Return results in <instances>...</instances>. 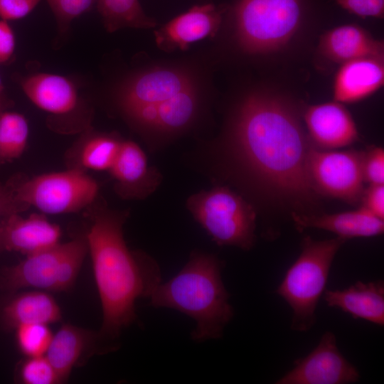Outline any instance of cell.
<instances>
[{"label": "cell", "instance_id": "12", "mask_svg": "<svg viewBox=\"0 0 384 384\" xmlns=\"http://www.w3.org/2000/svg\"><path fill=\"white\" fill-rule=\"evenodd\" d=\"M193 86V80L185 72L155 68L129 79L119 92L118 103L125 112L159 103Z\"/></svg>", "mask_w": 384, "mask_h": 384}, {"label": "cell", "instance_id": "33", "mask_svg": "<svg viewBox=\"0 0 384 384\" xmlns=\"http://www.w3.org/2000/svg\"><path fill=\"white\" fill-rule=\"evenodd\" d=\"M28 208L16 198L12 176L5 183L0 182V217L21 213Z\"/></svg>", "mask_w": 384, "mask_h": 384}, {"label": "cell", "instance_id": "10", "mask_svg": "<svg viewBox=\"0 0 384 384\" xmlns=\"http://www.w3.org/2000/svg\"><path fill=\"white\" fill-rule=\"evenodd\" d=\"M360 373L339 351L336 338L326 331L318 345L305 357L294 362V368L276 384H349L359 380Z\"/></svg>", "mask_w": 384, "mask_h": 384}, {"label": "cell", "instance_id": "16", "mask_svg": "<svg viewBox=\"0 0 384 384\" xmlns=\"http://www.w3.org/2000/svg\"><path fill=\"white\" fill-rule=\"evenodd\" d=\"M116 348L105 343L98 332L66 324L53 335L45 356L62 383L68 379L73 367L88 351L107 353Z\"/></svg>", "mask_w": 384, "mask_h": 384}, {"label": "cell", "instance_id": "32", "mask_svg": "<svg viewBox=\"0 0 384 384\" xmlns=\"http://www.w3.org/2000/svg\"><path fill=\"white\" fill-rule=\"evenodd\" d=\"M41 0H0V19L9 21L28 16Z\"/></svg>", "mask_w": 384, "mask_h": 384}, {"label": "cell", "instance_id": "22", "mask_svg": "<svg viewBox=\"0 0 384 384\" xmlns=\"http://www.w3.org/2000/svg\"><path fill=\"white\" fill-rule=\"evenodd\" d=\"M328 306L341 310L354 319L384 326V282L357 281L343 289H325Z\"/></svg>", "mask_w": 384, "mask_h": 384}, {"label": "cell", "instance_id": "19", "mask_svg": "<svg viewBox=\"0 0 384 384\" xmlns=\"http://www.w3.org/2000/svg\"><path fill=\"white\" fill-rule=\"evenodd\" d=\"M296 228H317L331 232L345 240L380 235L384 221L360 206L357 210L336 213H291Z\"/></svg>", "mask_w": 384, "mask_h": 384}, {"label": "cell", "instance_id": "34", "mask_svg": "<svg viewBox=\"0 0 384 384\" xmlns=\"http://www.w3.org/2000/svg\"><path fill=\"white\" fill-rule=\"evenodd\" d=\"M360 203L375 216L384 219V185L372 184L364 189Z\"/></svg>", "mask_w": 384, "mask_h": 384}, {"label": "cell", "instance_id": "23", "mask_svg": "<svg viewBox=\"0 0 384 384\" xmlns=\"http://www.w3.org/2000/svg\"><path fill=\"white\" fill-rule=\"evenodd\" d=\"M55 299L48 292L35 289L14 294L3 306L1 318L7 329L28 324H50L61 319Z\"/></svg>", "mask_w": 384, "mask_h": 384}, {"label": "cell", "instance_id": "36", "mask_svg": "<svg viewBox=\"0 0 384 384\" xmlns=\"http://www.w3.org/2000/svg\"><path fill=\"white\" fill-rule=\"evenodd\" d=\"M11 101L6 97L4 92L0 95V114L10 106Z\"/></svg>", "mask_w": 384, "mask_h": 384}, {"label": "cell", "instance_id": "3", "mask_svg": "<svg viewBox=\"0 0 384 384\" xmlns=\"http://www.w3.org/2000/svg\"><path fill=\"white\" fill-rule=\"evenodd\" d=\"M223 262L214 255L193 252L182 270L156 287L149 297L155 308H169L193 319L191 339L202 342L223 336L234 316L221 277Z\"/></svg>", "mask_w": 384, "mask_h": 384}, {"label": "cell", "instance_id": "2", "mask_svg": "<svg viewBox=\"0 0 384 384\" xmlns=\"http://www.w3.org/2000/svg\"><path fill=\"white\" fill-rule=\"evenodd\" d=\"M85 235L102 309L98 332L107 343L118 346L122 331L137 321L135 302L149 298L161 281L156 261L142 251L130 250L123 235L127 211L87 208Z\"/></svg>", "mask_w": 384, "mask_h": 384}, {"label": "cell", "instance_id": "31", "mask_svg": "<svg viewBox=\"0 0 384 384\" xmlns=\"http://www.w3.org/2000/svg\"><path fill=\"white\" fill-rule=\"evenodd\" d=\"M337 4L349 13L361 18H383L384 0H336Z\"/></svg>", "mask_w": 384, "mask_h": 384}, {"label": "cell", "instance_id": "6", "mask_svg": "<svg viewBox=\"0 0 384 384\" xmlns=\"http://www.w3.org/2000/svg\"><path fill=\"white\" fill-rule=\"evenodd\" d=\"M88 252L86 237H78L26 256L0 272V288L14 292L24 288L65 292L74 284Z\"/></svg>", "mask_w": 384, "mask_h": 384}, {"label": "cell", "instance_id": "30", "mask_svg": "<svg viewBox=\"0 0 384 384\" xmlns=\"http://www.w3.org/2000/svg\"><path fill=\"white\" fill-rule=\"evenodd\" d=\"M364 182L372 184L384 183V150L373 146L363 151L361 161Z\"/></svg>", "mask_w": 384, "mask_h": 384}, {"label": "cell", "instance_id": "9", "mask_svg": "<svg viewBox=\"0 0 384 384\" xmlns=\"http://www.w3.org/2000/svg\"><path fill=\"white\" fill-rule=\"evenodd\" d=\"M363 151L310 149L308 171L319 196L340 199L347 203H360L363 191L361 161Z\"/></svg>", "mask_w": 384, "mask_h": 384}, {"label": "cell", "instance_id": "26", "mask_svg": "<svg viewBox=\"0 0 384 384\" xmlns=\"http://www.w3.org/2000/svg\"><path fill=\"white\" fill-rule=\"evenodd\" d=\"M28 134V121L23 114L7 110L0 114V167L22 156Z\"/></svg>", "mask_w": 384, "mask_h": 384}, {"label": "cell", "instance_id": "18", "mask_svg": "<svg viewBox=\"0 0 384 384\" xmlns=\"http://www.w3.org/2000/svg\"><path fill=\"white\" fill-rule=\"evenodd\" d=\"M198 109L195 85L157 104L144 105L124 112L141 127L162 132H171L186 127Z\"/></svg>", "mask_w": 384, "mask_h": 384}, {"label": "cell", "instance_id": "14", "mask_svg": "<svg viewBox=\"0 0 384 384\" xmlns=\"http://www.w3.org/2000/svg\"><path fill=\"white\" fill-rule=\"evenodd\" d=\"M222 22V13L211 4L195 6L155 32L157 46L167 51L186 50L192 43L213 37Z\"/></svg>", "mask_w": 384, "mask_h": 384}, {"label": "cell", "instance_id": "37", "mask_svg": "<svg viewBox=\"0 0 384 384\" xmlns=\"http://www.w3.org/2000/svg\"><path fill=\"white\" fill-rule=\"evenodd\" d=\"M4 93V85L0 76V95Z\"/></svg>", "mask_w": 384, "mask_h": 384}, {"label": "cell", "instance_id": "24", "mask_svg": "<svg viewBox=\"0 0 384 384\" xmlns=\"http://www.w3.org/2000/svg\"><path fill=\"white\" fill-rule=\"evenodd\" d=\"M122 140L110 134L87 129L70 151L69 167L97 171L111 169Z\"/></svg>", "mask_w": 384, "mask_h": 384}, {"label": "cell", "instance_id": "7", "mask_svg": "<svg viewBox=\"0 0 384 384\" xmlns=\"http://www.w3.org/2000/svg\"><path fill=\"white\" fill-rule=\"evenodd\" d=\"M186 206L194 219L220 246L250 250L255 241L253 207L228 188L218 186L190 196Z\"/></svg>", "mask_w": 384, "mask_h": 384}, {"label": "cell", "instance_id": "1", "mask_svg": "<svg viewBox=\"0 0 384 384\" xmlns=\"http://www.w3.org/2000/svg\"><path fill=\"white\" fill-rule=\"evenodd\" d=\"M311 146L298 110L284 97L257 92L238 107L230 132V156L260 193L294 213L306 214L319 196L308 171Z\"/></svg>", "mask_w": 384, "mask_h": 384}, {"label": "cell", "instance_id": "11", "mask_svg": "<svg viewBox=\"0 0 384 384\" xmlns=\"http://www.w3.org/2000/svg\"><path fill=\"white\" fill-rule=\"evenodd\" d=\"M308 137L319 149L348 146L359 140L356 123L349 111L335 100L307 107L303 113Z\"/></svg>", "mask_w": 384, "mask_h": 384}, {"label": "cell", "instance_id": "29", "mask_svg": "<svg viewBox=\"0 0 384 384\" xmlns=\"http://www.w3.org/2000/svg\"><path fill=\"white\" fill-rule=\"evenodd\" d=\"M61 33L66 32L71 22L90 11L97 0H46Z\"/></svg>", "mask_w": 384, "mask_h": 384}, {"label": "cell", "instance_id": "5", "mask_svg": "<svg viewBox=\"0 0 384 384\" xmlns=\"http://www.w3.org/2000/svg\"><path fill=\"white\" fill-rule=\"evenodd\" d=\"M239 47L251 55L278 51L299 30L302 0H238L233 11Z\"/></svg>", "mask_w": 384, "mask_h": 384}, {"label": "cell", "instance_id": "4", "mask_svg": "<svg viewBox=\"0 0 384 384\" xmlns=\"http://www.w3.org/2000/svg\"><path fill=\"white\" fill-rule=\"evenodd\" d=\"M346 241L338 237L316 240L306 235L302 239L299 257L275 290L292 310V330L304 332L315 324L316 309L333 260Z\"/></svg>", "mask_w": 384, "mask_h": 384}, {"label": "cell", "instance_id": "27", "mask_svg": "<svg viewBox=\"0 0 384 384\" xmlns=\"http://www.w3.org/2000/svg\"><path fill=\"white\" fill-rule=\"evenodd\" d=\"M18 348L26 357L45 356L53 334L48 324H28L16 329Z\"/></svg>", "mask_w": 384, "mask_h": 384}, {"label": "cell", "instance_id": "20", "mask_svg": "<svg viewBox=\"0 0 384 384\" xmlns=\"http://www.w3.org/2000/svg\"><path fill=\"white\" fill-rule=\"evenodd\" d=\"M384 83V59L361 58L343 63L334 81V100L353 103L380 89Z\"/></svg>", "mask_w": 384, "mask_h": 384}, {"label": "cell", "instance_id": "13", "mask_svg": "<svg viewBox=\"0 0 384 384\" xmlns=\"http://www.w3.org/2000/svg\"><path fill=\"white\" fill-rule=\"evenodd\" d=\"M61 235L60 226L43 214L23 217L14 213L0 217V252H17L27 256L58 244Z\"/></svg>", "mask_w": 384, "mask_h": 384}, {"label": "cell", "instance_id": "8", "mask_svg": "<svg viewBox=\"0 0 384 384\" xmlns=\"http://www.w3.org/2000/svg\"><path fill=\"white\" fill-rule=\"evenodd\" d=\"M12 178L16 198L28 208L46 214L87 209L95 203L99 191L97 181L86 171L73 167L32 178L15 174Z\"/></svg>", "mask_w": 384, "mask_h": 384}, {"label": "cell", "instance_id": "28", "mask_svg": "<svg viewBox=\"0 0 384 384\" xmlns=\"http://www.w3.org/2000/svg\"><path fill=\"white\" fill-rule=\"evenodd\" d=\"M18 378L23 384H57L59 378L46 356L27 357L19 367Z\"/></svg>", "mask_w": 384, "mask_h": 384}, {"label": "cell", "instance_id": "21", "mask_svg": "<svg viewBox=\"0 0 384 384\" xmlns=\"http://www.w3.org/2000/svg\"><path fill=\"white\" fill-rule=\"evenodd\" d=\"M319 51L329 60L341 64L361 58L384 59L383 41L355 24L342 25L324 33L319 39Z\"/></svg>", "mask_w": 384, "mask_h": 384}, {"label": "cell", "instance_id": "25", "mask_svg": "<svg viewBox=\"0 0 384 384\" xmlns=\"http://www.w3.org/2000/svg\"><path fill=\"white\" fill-rule=\"evenodd\" d=\"M97 6L109 32L127 27L149 28L156 24L145 14L139 0H97Z\"/></svg>", "mask_w": 384, "mask_h": 384}, {"label": "cell", "instance_id": "35", "mask_svg": "<svg viewBox=\"0 0 384 384\" xmlns=\"http://www.w3.org/2000/svg\"><path fill=\"white\" fill-rule=\"evenodd\" d=\"M16 48L15 36L8 21L0 19V63L9 62Z\"/></svg>", "mask_w": 384, "mask_h": 384}, {"label": "cell", "instance_id": "17", "mask_svg": "<svg viewBox=\"0 0 384 384\" xmlns=\"http://www.w3.org/2000/svg\"><path fill=\"white\" fill-rule=\"evenodd\" d=\"M19 84L36 107L55 117L70 116L80 106L78 88L67 77L38 73L21 78Z\"/></svg>", "mask_w": 384, "mask_h": 384}, {"label": "cell", "instance_id": "15", "mask_svg": "<svg viewBox=\"0 0 384 384\" xmlns=\"http://www.w3.org/2000/svg\"><path fill=\"white\" fill-rule=\"evenodd\" d=\"M109 172L114 181L116 193L124 199L146 198L159 182L158 171L148 166L143 150L130 140H122Z\"/></svg>", "mask_w": 384, "mask_h": 384}]
</instances>
